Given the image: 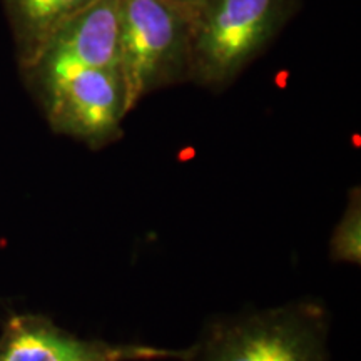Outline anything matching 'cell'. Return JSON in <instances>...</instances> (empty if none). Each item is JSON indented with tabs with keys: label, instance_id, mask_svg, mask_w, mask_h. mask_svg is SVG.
<instances>
[{
	"label": "cell",
	"instance_id": "cell-8",
	"mask_svg": "<svg viewBox=\"0 0 361 361\" xmlns=\"http://www.w3.org/2000/svg\"><path fill=\"white\" fill-rule=\"evenodd\" d=\"M331 258L341 263L360 264L361 256V201L360 189H353L350 194V202L329 245Z\"/></svg>",
	"mask_w": 361,
	"mask_h": 361
},
{
	"label": "cell",
	"instance_id": "cell-1",
	"mask_svg": "<svg viewBox=\"0 0 361 361\" xmlns=\"http://www.w3.org/2000/svg\"><path fill=\"white\" fill-rule=\"evenodd\" d=\"M300 0H201L191 16L189 80L224 89L264 52Z\"/></svg>",
	"mask_w": 361,
	"mask_h": 361
},
{
	"label": "cell",
	"instance_id": "cell-2",
	"mask_svg": "<svg viewBox=\"0 0 361 361\" xmlns=\"http://www.w3.org/2000/svg\"><path fill=\"white\" fill-rule=\"evenodd\" d=\"M117 47L126 111L191 75V13L164 0H117Z\"/></svg>",
	"mask_w": 361,
	"mask_h": 361
},
{
	"label": "cell",
	"instance_id": "cell-4",
	"mask_svg": "<svg viewBox=\"0 0 361 361\" xmlns=\"http://www.w3.org/2000/svg\"><path fill=\"white\" fill-rule=\"evenodd\" d=\"M54 133L102 149L123 135L126 92L121 69L84 67L29 87Z\"/></svg>",
	"mask_w": 361,
	"mask_h": 361
},
{
	"label": "cell",
	"instance_id": "cell-3",
	"mask_svg": "<svg viewBox=\"0 0 361 361\" xmlns=\"http://www.w3.org/2000/svg\"><path fill=\"white\" fill-rule=\"evenodd\" d=\"M328 313L313 301L219 322L189 361H328Z\"/></svg>",
	"mask_w": 361,
	"mask_h": 361
},
{
	"label": "cell",
	"instance_id": "cell-7",
	"mask_svg": "<svg viewBox=\"0 0 361 361\" xmlns=\"http://www.w3.org/2000/svg\"><path fill=\"white\" fill-rule=\"evenodd\" d=\"M97 0H2L20 71L29 67L54 34Z\"/></svg>",
	"mask_w": 361,
	"mask_h": 361
},
{
	"label": "cell",
	"instance_id": "cell-9",
	"mask_svg": "<svg viewBox=\"0 0 361 361\" xmlns=\"http://www.w3.org/2000/svg\"><path fill=\"white\" fill-rule=\"evenodd\" d=\"M164 2H168V4H171V6L178 7V8H180V11L191 13L192 16V12L196 11L197 6H200L201 0H164Z\"/></svg>",
	"mask_w": 361,
	"mask_h": 361
},
{
	"label": "cell",
	"instance_id": "cell-5",
	"mask_svg": "<svg viewBox=\"0 0 361 361\" xmlns=\"http://www.w3.org/2000/svg\"><path fill=\"white\" fill-rule=\"evenodd\" d=\"M194 346L168 350L149 345H121L82 340L40 314H16L0 335V361H189Z\"/></svg>",
	"mask_w": 361,
	"mask_h": 361
},
{
	"label": "cell",
	"instance_id": "cell-6",
	"mask_svg": "<svg viewBox=\"0 0 361 361\" xmlns=\"http://www.w3.org/2000/svg\"><path fill=\"white\" fill-rule=\"evenodd\" d=\"M84 67L119 69L117 0H97L62 25L32 64L22 69V75L32 87Z\"/></svg>",
	"mask_w": 361,
	"mask_h": 361
}]
</instances>
